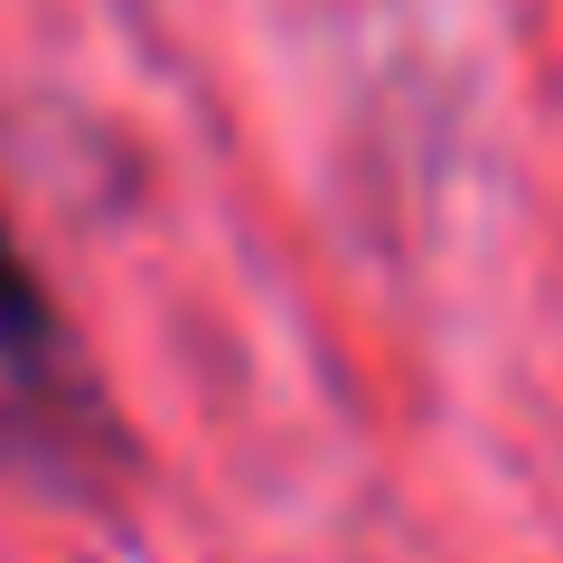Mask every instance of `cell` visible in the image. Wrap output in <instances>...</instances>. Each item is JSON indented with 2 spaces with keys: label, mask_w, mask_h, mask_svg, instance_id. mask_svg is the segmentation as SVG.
<instances>
[{
  "label": "cell",
  "mask_w": 563,
  "mask_h": 563,
  "mask_svg": "<svg viewBox=\"0 0 563 563\" xmlns=\"http://www.w3.org/2000/svg\"><path fill=\"white\" fill-rule=\"evenodd\" d=\"M0 366L10 376H47L57 366V301H47L38 263L20 254L10 217H0Z\"/></svg>",
  "instance_id": "obj_1"
}]
</instances>
